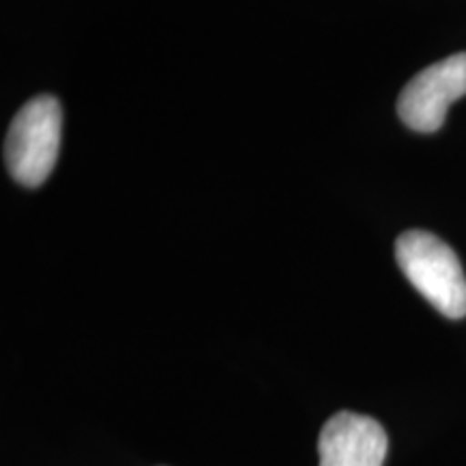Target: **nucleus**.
Segmentation results:
<instances>
[{
	"instance_id": "f257e3e1",
	"label": "nucleus",
	"mask_w": 466,
	"mask_h": 466,
	"mask_svg": "<svg viewBox=\"0 0 466 466\" xmlns=\"http://www.w3.org/2000/svg\"><path fill=\"white\" fill-rule=\"evenodd\" d=\"M395 259L419 294L450 319L466 316V277L450 244L430 231H406L395 242Z\"/></svg>"
},
{
	"instance_id": "f03ea898",
	"label": "nucleus",
	"mask_w": 466,
	"mask_h": 466,
	"mask_svg": "<svg viewBox=\"0 0 466 466\" xmlns=\"http://www.w3.org/2000/svg\"><path fill=\"white\" fill-rule=\"evenodd\" d=\"M61 104L37 96L17 110L5 138V165L22 186H42L55 168L61 149Z\"/></svg>"
},
{
	"instance_id": "20e7f679",
	"label": "nucleus",
	"mask_w": 466,
	"mask_h": 466,
	"mask_svg": "<svg viewBox=\"0 0 466 466\" xmlns=\"http://www.w3.org/2000/svg\"><path fill=\"white\" fill-rule=\"evenodd\" d=\"M387 450L382 425L350 410L330 417L318 439L319 466H382Z\"/></svg>"
},
{
	"instance_id": "7ed1b4c3",
	"label": "nucleus",
	"mask_w": 466,
	"mask_h": 466,
	"mask_svg": "<svg viewBox=\"0 0 466 466\" xmlns=\"http://www.w3.org/2000/svg\"><path fill=\"white\" fill-rule=\"evenodd\" d=\"M466 96V52L432 63L408 80L398 100V115L415 132H436L447 110Z\"/></svg>"
}]
</instances>
